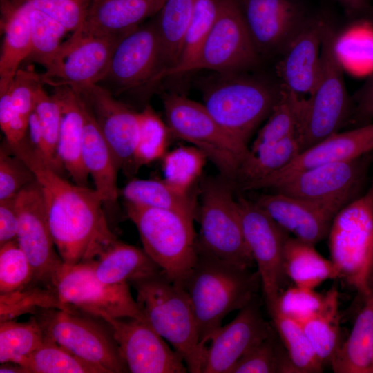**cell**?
Segmentation results:
<instances>
[{
	"label": "cell",
	"mask_w": 373,
	"mask_h": 373,
	"mask_svg": "<svg viewBox=\"0 0 373 373\" xmlns=\"http://www.w3.org/2000/svg\"><path fill=\"white\" fill-rule=\"evenodd\" d=\"M139 114V136L135 153L137 170L163 157L171 135L167 124L151 106H146Z\"/></svg>",
	"instance_id": "cell-46"
},
{
	"label": "cell",
	"mask_w": 373,
	"mask_h": 373,
	"mask_svg": "<svg viewBox=\"0 0 373 373\" xmlns=\"http://www.w3.org/2000/svg\"><path fill=\"white\" fill-rule=\"evenodd\" d=\"M1 373H28L27 370L19 363L6 362L1 363Z\"/></svg>",
	"instance_id": "cell-55"
},
{
	"label": "cell",
	"mask_w": 373,
	"mask_h": 373,
	"mask_svg": "<svg viewBox=\"0 0 373 373\" xmlns=\"http://www.w3.org/2000/svg\"><path fill=\"white\" fill-rule=\"evenodd\" d=\"M143 249L173 281L182 285L198 259L193 218L169 209L124 203Z\"/></svg>",
	"instance_id": "cell-5"
},
{
	"label": "cell",
	"mask_w": 373,
	"mask_h": 373,
	"mask_svg": "<svg viewBox=\"0 0 373 373\" xmlns=\"http://www.w3.org/2000/svg\"><path fill=\"white\" fill-rule=\"evenodd\" d=\"M338 292L336 287L326 292L322 309L300 323L316 356L325 365H330L341 343Z\"/></svg>",
	"instance_id": "cell-33"
},
{
	"label": "cell",
	"mask_w": 373,
	"mask_h": 373,
	"mask_svg": "<svg viewBox=\"0 0 373 373\" xmlns=\"http://www.w3.org/2000/svg\"><path fill=\"white\" fill-rule=\"evenodd\" d=\"M15 199L0 201V246L17 240L19 218Z\"/></svg>",
	"instance_id": "cell-53"
},
{
	"label": "cell",
	"mask_w": 373,
	"mask_h": 373,
	"mask_svg": "<svg viewBox=\"0 0 373 373\" xmlns=\"http://www.w3.org/2000/svg\"><path fill=\"white\" fill-rule=\"evenodd\" d=\"M108 144L119 169L129 175L137 171L140 114L103 86L96 84L79 93Z\"/></svg>",
	"instance_id": "cell-19"
},
{
	"label": "cell",
	"mask_w": 373,
	"mask_h": 373,
	"mask_svg": "<svg viewBox=\"0 0 373 373\" xmlns=\"http://www.w3.org/2000/svg\"><path fill=\"white\" fill-rule=\"evenodd\" d=\"M111 326L128 372H189L182 356L171 349L144 318H105Z\"/></svg>",
	"instance_id": "cell-18"
},
{
	"label": "cell",
	"mask_w": 373,
	"mask_h": 373,
	"mask_svg": "<svg viewBox=\"0 0 373 373\" xmlns=\"http://www.w3.org/2000/svg\"><path fill=\"white\" fill-rule=\"evenodd\" d=\"M259 58L238 0H218L216 21L187 73H241L255 67Z\"/></svg>",
	"instance_id": "cell-13"
},
{
	"label": "cell",
	"mask_w": 373,
	"mask_h": 373,
	"mask_svg": "<svg viewBox=\"0 0 373 373\" xmlns=\"http://www.w3.org/2000/svg\"><path fill=\"white\" fill-rule=\"evenodd\" d=\"M60 103L62 119L59 135V158L73 182L88 186V173L82 159L84 116L79 94L66 86L55 88L53 94Z\"/></svg>",
	"instance_id": "cell-27"
},
{
	"label": "cell",
	"mask_w": 373,
	"mask_h": 373,
	"mask_svg": "<svg viewBox=\"0 0 373 373\" xmlns=\"http://www.w3.org/2000/svg\"><path fill=\"white\" fill-rule=\"evenodd\" d=\"M122 37L69 38L62 44L52 66L40 75L42 83L54 88L66 86L76 93L99 84Z\"/></svg>",
	"instance_id": "cell-17"
},
{
	"label": "cell",
	"mask_w": 373,
	"mask_h": 373,
	"mask_svg": "<svg viewBox=\"0 0 373 373\" xmlns=\"http://www.w3.org/2000/svg\"><path fill=\"white\" fill-rule=\"evenodd\" d=\"M42 82L40 75L33 70L19 69L7 90L9 93L14 111L28 119L34 111L35 94Z\"/></svg>",
	"instance_id": "cell-51"
},
{
	"label": "cell",
	"mask_w": 373,
	"mask_h": 373,
	"mask_svg": "<svg viewBox=\"0 0 373 373\" xmlns=\"http://www.w3.org/2000/svg\"><path fill=\"white\" fill-rule=\"evenodd\" d=\"M365 289L366 295L373 291V247L365 277Z\"/></svg>",
	"instance_id": "cell-56"
},
{
	"label": "cell",
	"mask_w": 373,
	"mask_h": 373,
	"mask_svg": "<svg viewBox=\"0 0 373 373\" xmlns=\"http://www.w3.org/2000/svg\"><path fill=\"white\" fill-rule=\"evenodd\" d=\"M325 300L326 293L295 286L281 291L274 306L267 310L275 309L300 323L319 312Z\"/></svg>",
	"instance_id": "cell-48"
},
{
	"label": "cell",
	"mask_w": 373,
	"mask_h": 373,
	"mask_svg": "<svg viewBox=\"0 0 373 373\" xmlns=\"http://www.w3.org/2000/svg\"><path fill=\"white\" fill-rule=\"evenodd\" d=\"M95 276L106 284L128 283L135 277L162 270L142 249L116 239L92 261Z\"/></svg>",
	"instance_id": "cell-30"
},
{
	"label": "cell",
	"mask_w": 373,
	"mask_h": 373,
	"mask_svg": "<svg viewBox=\"0 0 373 373\" xmlns=\"http://www.w3.org/2000/svg\"><path fill=\"white\" fill-rule=\"evenodd\" d=\"M259 55L280 54L310 14L299 0H238Z\"/></svg>",
	"instance_id": "cell-20"
},
{
	"label": "cell",
	"mask_w": 373,
	"mask_h": 373,
	"mask_svg": "<svg viewBox=\"0 0 373 373\" xmlns=\"http://www.w3.org/2000/svg\"><path fill=\"white\" fill-rule=\"evenodd\" d=\"M324 19L325 14H310L276 65L280 86L301 97L312 93L319 77Z\"/></svg>",
	"instance_id": "cell-22"
},
{
	"label": "cell",
	"mask_w": 373,
	"mask_h": 373,
	"mask_svg": "<svg viewBox=\"0 0 373 373\" xmlns=\"http://www.w3.org/2000/svg\"><path fill=\"white\" fill-rule=\"evenodd\" d=\"M182 286L194 312L200 342L207 347L224 318L249 303L262 284L258 271L198 254Z\"/></svg>",
	"instance_id": "cell-3"
},
{
	"label": "cell",
	"mask_w": 373,
	"mask_h": 373,
	"mask_svg": "<svg viewBox=\"0 0 373 373\" xmlns=\"http://www.w3.org/2000/svg\"><path fill=\"white\" fill-rule=\"evenodd\" d=\"M338 41L336 29L325 14L319 77L303 99L298 132L300 152L339 132L350 120L353 103L345 84Z\"/></svg>",
	"instance_id": "cell-4"
},
{
	"label": "cell",
	"mask_w": 373,
	"mask_h": 373,
	"mask_svg": "<svg viewBox=\"0 0 373 373\" xmlns=\"http://www.w3.org/2000/svg\"><path fill=\"white\" fill-rule=\"evenodd\" d=\"M327 236L331 260L339 278L365 296L373 247V184L336 213Z\"/></svg>",
	"instance_id": "cell-10"
},
{
	"label": "cell",
	"mask_w": 373,
	"mask_h": 373,
	"mask_svg": "<svg viewBox=\"0 0 373 373\" xmlns=\"http://www.w3.org/2000/svg\"><path fill=\"white\" fill-rule=\"evenodd\" d=\"M164 179L177 191L189 193L201 175L207 157L194 146H181L166 152L162 158Z\"/></svg>",
	"instance_id": "cell-44"
},
{
	"label": "cell",
	"mask_w": 373,
	"mask_h": 373,
	"mask_svg": "<svg viewBox=\"0 0 373 373\" xmlns=\"http://www.w3.org/2000/svg\"><path fill=\"white\" fill-rule=\"evenodd\" d=\"M284 269L296 286L314 289L323 281L339 278L331 260L323 257L314 245L289 237L284 251Z\"/></svg>",
	"instance_id": "cell-31"
},
{
	"label": "cell",
	"mask_w": 373,
	"mask_h": 373,
	"mask_svg": "<svg viewBox=\"0 0 373 373\" xmlns=\"http://www.w3.org/2000/svg\"><path fill=\"white\" fill-rule=\"evenodd\" d=\"M255 202L288 233L313 245L328 236L341 209L278 192L260 195Z\"/></svg>",
	"instance_id": "cell-23"
},
{
	"label": "cell",
	"mask_w": 373,
	"mask_h": 373,
	"mask_svg": "<svg viewBox=\"0 0 373 373\" xmlns=\"http://www.w3.org/2000/svg\"><path fill=\"white\" fill-rule=\"evenodd\" d=\"M46 335L35 316L26 322H0V363H19L42 345Z\"/></svg>",
	"instance_id": "cell-42"
},
{
	"label": "cell",
	"mask_w": 373,
	"mask_h": 373,
	"mask_svg": "<svg viewBox=\"0 0 373 373\" xmlns=\"http://www.w3.org/2000/svg\"><path fill=\"white\" fill-rule=\"evenodd\" d=\"M23 1L73 32L83 23L92 0Z\"/></svg>",
	"instance_id": "cell-50"
},
{
	"label": "cell",
	"mask_w": 373,
	"mask_h": 373,
	"mask_svg": "<svg viewBox=\"0 0 373 373\" xmlns=\"http://www.w3.org/2000/svg\"><path fill=\"white\" fill-rule=\"evenodd\" d=\"M92 261L75 265L64 263L54 283L62 303L71 310L102 319L144 318L128 283L111 285L100 281L95 275Z\"/></svg>",
	"instance_id": "cell-12"
},
{
	"label": "cell",
	"mask_w": 373,
	"mask_h": 373,
	"mask_svg": "<svg viewBox=\"0 0 373 373\" xmlns=\"http://www.w3.org/2000/svg\"><path fill=\"white\" fill-rule=\"evenodd\" d=\"M300 153L296 135L251 151L242 164L236 181V186L243 189L283 169Z\"/></svg>",
	"instance_id": "cell-35"
},
{
	"label": "cell",
	"mask_w": 373,
	"mask_h": 373,
	"mask_svg": "<svg viewBox=\"0 0 373 373\" xmlns=\"http://www.w3.org/2000/svg\"><path fill=\"white\" fill-rule=\"evenodd\" d=\"M242 73H218L203 90V105L228 133L247 146L279 99L281 87Z\"/></svg>",
	"instance_id": "cell-6"
},
{
	"label": "cell",
	"mask_w": 373,
	"mask_h": 373,
	"mask_svg": "<svg viewBox=\"0 0 373 373\" xmlns=\"http://www.w3.org/2000/svg\"><path fill=\"white\" fill-rule=\"evenodd\" d=\"M19 363L28 373H105L47 336L41 345Z\"/></svg>",
	"instance_id": "cell-37"
},
{
	"label": "cell",
	"mask_w": 373,
	"mask_h": 373,
	"mask_svg": "<svg viewBox=\"0 0 373 373\" xmlns=\"http://www.w3.org/2000/svg\"><path fill=\"white\" fill-rule=\"evenodd\" d=\"M9 150L34 173L41 191L48 222L64 263L75 265L95 260L117 238L95 189L71 183L51 168L26 136Z\"/></svg>",
	"instance_id": "cell-1"
},
{
	"label": "cell",
	"mask_w": 373,
	"mask_h": 373,
	"mask_svg": "<svg viewBox=\"0 0 373 373\" xmlns=\"http://www.w3.org/2000/svg\"><path fill=\"white\" fill-rule=\"evenodd\" d=\"M373 152V124L336 133L300 152L283 169L246 186L247 190L269 189L292 173L318 165L349 161Z\"/></svg>",
	"instance_id": "cell-24"
},
{
	"label": "cell",
	"mask_w": 373,
	"mask_h": 373,
	"mask_svg": "<svg viewBox=\"0 0 373 373\" xmlns=\"http://www.w3.org/2000/svg\"><path fill=\"white\" fill-rule=\"evenodd\" d=\"M31 52L28 59L48 69L55 60L64 35L68 32L60 23L30 6Z\"/></svg>",
	"instance_id": "cell-45"
},
{
	"label": "cell",
	"mask_w": 373,
	"mask_h": 373,
	"mask_svg": "<svg viewBox=\"0 0 373 373\" xmlns=\"http://www.w3.org/2000/svg\"><path fill=\"white\" fill-rule=\"evenodd\" d=\"M35 316L46 336L105 373L129 372L110 325L73 310L39 309Z\"/></svg>",
	"instance_id": "cell-9"
},
{
	"label": "cell",
	"mask_w": 373,
	"mask_h": 373,
	"mask_svg": "<svg viewBox=\"0 0 373 373\" xmlns=\"http://www.w3.org/2000/svg\"><path fill=\"white\" fill-rule=\"evenodd\" d=\"M30 6L23 0H1L0 93L12 82L20 64L31 52Z\"/></svg>",
	"instance_id": "cell-26"
},
{
	"label": "cell",
	"mask_w": 373,
	"mask_h": 373,
	"mask_svg": "<svg viewBox=\"0 0 373 373\" xmlns=\"http://www.w3.org/2000/svg\"><path fill=\"white\" fill-rule=\"evenodd\" d=\"M237 202L245 240L258 267L268 309L274 306L287 276L284 251L290 236L255 201L240 196Z\"/></svg>",
	"instance_id": "cell-15"
},
{
	"label": "cell",
	"mask_w": 373,
	"mask_h": 373,
	"mask_svg": "<svg viewBox=\"0 0 373 373\" xmlns=\"http://www.w3.org/2000/svg\"><path fill=\"white\" fill-rule=\"evenodd\" d=\"M364 298L350 335L330 364L335 373H373V291Z\"/></svg>",
	"instance_id": "cell-29"
},
{
	"label": "cell",
	"mask_w": 373,
	"mask_h": 373,
	"mask_svg": "<svg viewBox=\"0 0 373 373\" xmlns=\"http://www.w3.org/2000/svg\"><path fill=\"white\" fill-rule=\"evenodd\" d=\"M163 106L171 134L202 151L220 175L234 183L250 153L200 104L177 93L165 94Z\"/></svg>",
	"instance_id": "cell-8"
},
{
	"label": "cell",
	"mask_w": 373,
	"mask_h": 373,
	"mask_svg": "<svg viewBox=\"0 0 373 373\" xmlns=\"http://www.w3.org/2000/svg\"><path fill=\"white\" fill-rule=\"evenodd\" d=\"M353 108L350 120L360 126L373 119V72L352 98Z\"/></svg>",
	"instance_id": "cell-52"
},
{
	"label": "cell",
	"mask_w": 373,
	"mask_h": 373,
	"mask_svg": "<svg viewBox=\"0 0 373 373\" xmlns=\"http://www.w3.org/2000/svg\"><path fill=\"white\" fill-rule=\"evenodd\" d=\"M32 281L31 265L17 240L0 246V293L17 290Z\"/></svg>",
	"instance_id": "cell-47"
},
{
	"label": "cell",
	"mask_w": 373,
	"mask_h": 373,
	"mask_svg": "<svg viewBox=\"0 0 373 373\" xmlns=\"http://www.w3.org/2000/svg\"><path fill=\"white\" fill-rule=\"evenodd\" d=\"M268 312L295 373L322 372L323 365L316 356L301 324L275 309Z\"/></svg>",
	"instance_id": "cell-38"
},
{
	"label": "cell",
	"mask_w": 373,
	"mask_h": 373,
	"mask_svg": "<svg viewBox=\"0 0 373 373\" xmlns=\"http://www.w3.org/2000/svg\"><path fill=\"white\" fill-rule=\"evenodd\" d=\"M162 46L154 20L120 39L99 85L119 95L153 86L162 79Z\"/></svg>",
	"instance_id": "cell-14"
},
{
	"label": "cell",
	"mask_w": 373,
	"mask_h": 373,
	"mask_svg": "<svg viewBox=\"0 0 373 373\" xmlns=\"http://www.w3.org/2000/svg\"><path fill=\"white\" fill-rule=\"evenodd\" d=\"M372 160H373V154H372Z\"/></svg>",
	"instance_id": "cell-57"
},
{
	"label": "cell",
	"mask_w": 373,
	"mask_h": 373,
	"mask_svg": "<svg viewBox=\"0 0 373 373\" xmlns=\"http://www.w3.org/2000/svg\"><path fill=\"white\" fill-rule=\"evenodd\" d=\"M44 309L73 311L62 303L56 288L52 286L32 282L17 290L0 293V322L24 314L33 315Z\"/></svg>",
	"instance_id": "cell-39"
},
{
	"label": "cell",
	"mask_w": 373,
	"mask_h": 373,
	"mask_svg": "<svg viewBox=\"0 0 373 373\" xmlns=\"http://www.w3.org/2000/svg\"><path fill=\"white\" fill-rule=\"evenodd\" d=\"M338 3L346 12L354 17L368 13L371 10L370 0H332Z\"/></svg>",
	"instance_id": "cell-54"
},
{
	"label": "cell",
	"mask_w": 373,
	"mask_h": 373,
	"mask_svg": "<svg viewBox=\"0 0 373 373\" xmlns=\"http://www.w3.org/2000/svg\"><path fill=\"white\" fill-rule=\"evenodd\" d=\"M281 87L279 99L258 131L251 151L296 135L301 117L303 99Z\"/></svg>",
	"instance_id": "cell-36"
},
{
	"label": "cell",
	"mask_w": 373,
	"mask_h": 373,
	"mask_svg": "<svg viewBox=\"0 0 373 373\" xmlns=\"http://www.w3.org/2000/svg\"><path fill=\"white\" fill-rule=\"evenodd\" d=\"M125 202L169 209L196 218L195 198L171 186L164 179H131L120 192Z\"/></svg>",
	"instance_id": "cell-32"
},
{
	"label": "cell",
	"mask_w": 373,
	"mask_h": 373,
	"mask_svg": "<svg viewBox=\"0 0 373 373\" xmlns=\"http://www.w3.org/2000/svg\"><path fill=\"white\" fill-rule=\"evenodd\" d=\"M166 0H92L82 26L71 39L122 37L157 14Z\"/></svg>",
	"instance_id": "cell-25"
},
{
	"label": "cell",
	"mask_w": 373,
	"mask_h": 373,
	"mask_svg": "<svg viewBox=\"0 0 373 373\" xmlns=\"http://www.w3.org/2000/svg\"><path fill=\"white\" fill-rule=\"evenodd\" d=\"M195 0H166L155 23L160 39L164 73L178 64Z\"/></svg>",
	"instance_id": "cell-34"
},
{
	"label": "cell",
	"mask_w": 373,
	"mask_h": 373,
	"mask_svg": "<svg viewBox=\"0 0 373 373\" xmlns=\"http://www.w3.org/2000/svg\"><path fill=\"white\" fill-rule=\"evenodd\" d=\"M36 181L27 164L7 146L0 149V201L15 198L27 185Z\"/></svg>",
	"instance_id": "cell-49"
},
{
	"label": "cell",
	"mask_w": 373,
	"mask_h": 373,
	"mask_svg": "<svg viewBox=\"0 0 373 373\" xmlns=\"http://www.w3.org/2000/svg\"><path fill=\"white\" fill-rule=\"evenodd\" d=\"M83 107V162L104 207H113L119 196L117 177L119 169L108 144L84 101Z\"/></svg>",
	"instance_id": "cell-28"
},
{
	"label": "cell",
	"mask_w": 373,
	"mask_h": 373,
	"mask_svg": "<svg viewBox=\"0 0 373 373\" xmlns=\"http://www.w3.org/2000/svg\"><path fill=\"white\" fill-rule=\"evenodd\" d=\"M234 186L221 175L204 181L197 213L198 254L251 269L255 262L245 240Z\"/></svg>",
	"instance_id": "cell-7"
},
{
	"label": "cell",
	"mask_w": 373,
	"mask_h": 373,
	"mask_svg": "<svg viewBox=\"0 0 373 373\" xmlns=\"http://www.w3.org/2000/svg\"><path fill=\"white\" fill-rule=\"evenodd\" d=\"M372 153L356 159L331 162L298 171L269 189L306 200L342 209L362 194Z\"/></svg>",
	"instance_id": "cell-11"
},
{
	"label": "cell",
	"mask_w": 373,
	"mask_h": 373,
	"mask_svg": "<svg viewBox=\"0 0 373 373\" xmlns=\"http://www.w3.org/2000/svg\"><path fill=\"white\" fill-rule=\"evenodd\" d=\"M218 9V0H195L178 62L164 73V78L187 73L212 28Z\"/></svg>",
	"instance_id": "cell-41"
},
{
	"label": "cell",
	"mask_w": 373,
	"mask_h": 373,
	"mask_svg": "<svg viewBox=\"0 0 373 373\" xmlns=\"http://www.w3.org/2000/svg\"><path fill=\"white\" fill-rule=\"evenodd\" d=\"M144 318L183 358L188 372L202 373L207 347L200 342L194 312L183 286L162 270L128 281Z\"/></svg>",
	"instance_id": "cell-2"
},
{
	"label": "cell",
	"mask_w": 373,
	"mask_h": 373,
	"mask_svg": "<svg viewBox=\"0 0 373 373\" xmlns=\"http://www.w3.org/2000/svg\"><path fill=\"white\" fill-rule=\"evenodd\" d=\"M19 218L17 241L26 255L33 272V283L55 287L64 262L49 228L43 195L36 181L15 197Z\"/></svg>",
	"instance_id": "cell-16"
},
{
	"label": "cell",
	"mask_w": 373,
	"mask_h": 373,
	"mask_svg": "<svg viewBox=\"0 0 373 373\" xmlns=\"http://www.w3.org/2000/svg\"><path fill=\"white\" fill-rule=\"evenodd\" d=\"M43 83L37 88L34 111L39 121L42 136L41 157L55 171L61 173L65 170L57 153V144L60 131L62 111L59 102L44 90Z\"/></svg>",
	"instance_id": "cell-43"
},
{
	"label": "cell",
	"mask_w": 373,
	"mask_h": 373,
	"mask_svg": "<svg viewBox=\"0 0 373 373\" xmlns=\"http://www.w3.org/2000/svg\"><path fill=\"white\" fill-rule=\"evenodd\" d=\"M229 373H295V371L274 327L266 338L235 363Z\"/></svg>",
	"instance_id": "cell-40"
},
{
	"label": "cell",
	"mask_w": 373,
	"mask_h": 373,
	"mask_svg": "<svg viewBox=\"0 0 373 373\" xmlns=\"http://www.w3.org/2000/svg\"><path fill=\"white\" fill-rule=\"evenodd\" d=\"M273 329L264 319L256 296L213 334L207 347L202 373H229L235 363Z\"/></svg>",
	"instance_id": "cell-21"
}]
</instances>
